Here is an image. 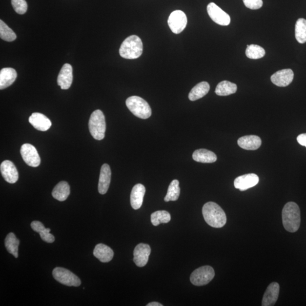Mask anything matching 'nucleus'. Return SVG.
<instances>
[{
  "mask_svg": "<svg viewBox=\"0 0 306 306\" xmlns=\"http://www.w3.org/2000/svg\"><path fill=\"white\" fill-rule=\"evenodd\" d=\"M70 186L67 182L62 181L56 185L52 192L54 198L60 202H64L70 195Z\"/></svg>",
  "mask_w": 306,
  "mask_h": 306,
  "instance_id": "24",
  "label": "nucleus"
},
{
  "mask_svg": "<svg viewBox=\"0 0 306 306\" xmlns=\"http://www.w3.org/2000/svg\"><path fill=\"white\" fill-rule=\"evenodd\" d=\"M279 284L275 282L270 284L264 294L262 306H272L275 305L279 298Z\"/></svg>",
  "mask_w": 306,
  "mask_h": 306,
  "instance_id": "18",
  "label": "nucleus"
},
{
  "mask_svg": "<svg viewBox=\"0 0 306 306\" xmlns=\"http://www.w3.org/2000/svg\"><path fill=\"white\" fill-rule=\"evenodd\" d=\"M171 221V215L166 210H158L151 215V222L154 226L161 224H167Z\"/></svg>",
  "mask_w": 306,
  "mask_h": 306,
  "instance_id": "28",
  "label": "nucleus"
},
{
  "mask_svg": "<svg viewBox=\"0 0 306 306\" xmlns=\"http://www.w3.org/2000/svg\"><path fill=\"white\" fill-rule=\"evenodd\" d=\"M151 253L149 245L140 244L136 246L133 252V261L139 267H143L148 262L149 257Z\"/></svg>",
  "mask_w": 306,
  "mask_h": 306,
  "instance_id": "13",
  "label": "nucleus"
},
{
  "mask_svg": "<svg viewBox=\"0 0 306 306\" xmlns=\"http://www.w3.org/2000/svg\"><path fill=\"white\" fill-rule=\"evenodd\" d=\"M145 192V187L142 184H137L133 187L131 194V204L133 209L137 210L142 207Z\"/></svg>",
  "mask_w": 306,
  "mask_h": 306,
  "instance_id": "20",
  "label": "nucleus"
},
{
  "mask_svg": "<svg viewBox=\"0 0 306 306\" xmlns=\"http://www.w3.org/2000/svg\"><path fill=\"white\" fill-rule=\"evenodd\" d=\"M207 13L214 22L221 26H228L231 19L227 13L222 10L216 3L211 2L207 6Z\"/></svg>",
  "mask_w": 306,
  "mask_h": 306,
  "instance_id": "10",
  "label": "nucleus"
},
{
  "mask_svg": "<svg viewBox=\"0 0 306 306\" xmlns=\"http://www.w3.org/2000/svg\"><path fill=\"white\" fill-rule=\"evenodd\" d=\"M21 156L24 163L29 166L37 167L41 164V158L35 147L30 143H24L21 146Z\"/></svg>",
  "mask_w": 306,
  "mask_h": 306,
  "instance_id": "9",
  "label": "nucleus"
},
{
  "mask_svg": "<svg viewBox=\"0 0 306 306\" xmlns=\"http://www.w3.org/2000/svg\"><path fill=\"white\" fill-rule=\"evenodd\" d=\"M215 276L212 266H204L196 269L191 274L190 281L195 286H201L208 284Z\"/></svg>",
  "mask_w": 306,
  "mask_h": 306,
  "instance_id": "6",
  "label": "nucleus"
},
{
  "mask_svg": "<svg viewBox=\"0 0 306 306\" xmlns=\"http://www.w3.org/2000/svg\"><path fill=\"white\" fill-rule=\"evenodd\" d=\"M282 219L286 230L290 233L298 230L301 224V212L296 203L289 202L286 204L283 209Z\"/></svg>",
  "mask_w": 306,
  "mask_h": 306,
  "instance_id": "2",
  "label": "nucleus"
},
{
  "mask_svg": "<svg viewBox=\"0 0 306 306\" xmlns=\"http://www.w3.org/2000/svg\"><path fill=\"white\" fill-rule=\"evenodd\" d=\"M12 5L15 12L19 15H23L27 10V3L25 0H11Z\"/></svg>",
  "mask_w": 306,
  "mask_h": 306,
  "instance_id": "33",
  "label": "nucleus"
},
{
  "mask_svg": "<svg viewBox=\"0 0 306 306\" xmlns=\"http://www.w3.org/2000/svg\"><path fill=\"white\" fill-rule=\"evenodd\" d=\"M0 170L2 177L9 184H15L19 180V172L12 162L8 160L2 162L0 166Z\"/></svg>",
  "mask_w": 306,
  "mask_h": 306,
  "instance_id": "12",
  "label": "nucleus"
},
{
  "mask_svg": "<svg viewBox=\"0 0 306 306\" xmlns=\"http://www.w3.org/2000/svg\"><path fill=\"white\" fill-rule=\"evenodd\" d=\"M111 179V171L110 166L105 163L102 166L98 184V191L100 194L104 195L110 187Z\"/></svg>",
  "mask_w": 306,
  "mask_h": 306,
  "instance_id": "16",
  "label": "nucleus"
},
{
  "mask_svg": "<svg viewBox=\"0 0 306 306\" xmlns=\"http://www.w3.org/2000/svg\"><path fill=\"white\" fill-rule=\"evenodd\" d=\"M203 215L206 223L214 228L223 227L226 223V214L220 206L214 202H208L204 205Z\"/></svg>",
  "mask_w": 306,
  "mask_h": 306,
  "instance_id": "1",
  "label": "nucleus"
},
{
  "mask_svg": "<svg viewBox=\"0 0 306 306\" xmlns=\"http://www.w3.org/2000/svg\"><path fill=\"white\" fill-rule=\"evenodd\" d=\"M259 182V178L255 174H247L239 176L235 179L234 187L241 191H246L255 187Z\"/></svg>",
  "mask_w": 306,
  "mask_h": 306,
  "instance_id": "11",
  "label": "nucleus"
},
{
  "mask_svg": "<svg viewBox=\"0 0 306 306\" xmlns=\"http://www.w3.org/2000/svg\"><path fill=\"white\" fill-rule=\"evenodd\" d=\"M297 142L301 145L306 147V133H303L297 137Z\"/></svg>",
  "mask_w": 306,
  "mask_h": 306,
  "instance_id": "37",
  "label": "nucleus"
},
{
  "mask_svg": "<svg viewBox=\"0 0 306 306\" xmlns=\"http://www.w3.org/2000/svg\"><path fill=\"white\" fill-rule=\"evenodd\" d=\"M17 77L16 70L12 68H3L0 71V89L3 90L12 85Z\"/></svg>",
  "mask_w": 306,
  "mask_h": 306,
  "instance_id": "21",
  "label": "nucleus"
},
{
  "mask_svg": "<svg viewBox=\"0 0 306 306\" xmlns=\"http://www.w3.org/2000/svg\"><path fill=\"white\" fill-rule=\"evenodd\" d=\"M210 90V85L207 82H202L193 88L188 95L190 101H195L206 96Z\"/></svg>",
  "mask_w": 306,
  "mask_h": 306,
  "instance_id": "25",
  "label": "nucleus"
},
{
  "mask_svg": "<svg viewBox=\"0 0 306 306\" xmlns=\"http://www.w3.org/2000/svg\"><path fill=\"white\" fill-rule=\"evenodd\" d=\"M126 105L130 111L137 118L146 119L152 115V109L149 104L140 97H129L126 101Z\"/></svg>",
  "mask_w": 306,
  "mask_h": 306,
  "instance_id": "4",
  "label": "nucleus"
},
{
  "mask_svg": "<svg viewBox=\"0 0 306 306\" xmlns=\"http://www.w3.org/2000/svg\"><path fill=\"white\" fill-rule=\"evenodd\" d=\"M52 274L56 281L64 286L78 287L82 284V281L75 274L61 267H56L53 270Z\"/></svg>",
  "mask_w": 306,
  "mask_h": 306,
  "instance_id": "7",
  "label": "nucleus"
},
{
  "mask_svg": "<svg viewBox=\"0 0 306 306\" xmlns=\"http://www.w3.org/2000/svg\"><path fill=\"white\" fill-rule=\"evenodd\" d=\"M50 228H45L44 230L40 233L42 240L48 243V244H52L55 240L54 235L50 233Z\"/></svg>",
  "mask_w": 306,
  "mask_h": 306,
  "instance_id": "35",
  "label": "nucleus"
},
{
  "mask_svg": "<svg viewBox=\"0 0 306 306\" xmlns=\"http://www.w3.org/2000/svg\"><path fill=\"white\" fill-rule=\"evenodd\" d=\"M245 55L249 59H259L264 57L265 55V49L258 45H249L245 50Z\"/></svg>",
  "mask_w": 306,
  "mask_h": 306,
  "instance_id": "32",
  "label": "nucleus"
},
{
  "mask_svg": "<svg viewBox=\"0 0 306 306\" xmlns=\"http://www.w3.org/2000/svg\"><path fill=\"white\" fill-rule=\"evenodd\" d=\"M73 82V68L69 64L63 65L58 77V84L63 90H67Z\"/></svg>",
  "mask_w": 306,
  "mask_h": 306,
  "instance_id": "15",
  "label": "nucleus"
},
{
  "mask_svg": "<svg viewBox=\"0 0 306 306\" xmlns=\"http://www.w3.org/2000/svg\"><path fill=\"white\" fill-rule=\"evenodd\" d=\"M89 128L90 133L94 139L102 140L104 138L106 124L104 115L102 111L96 110L91 115Z\"/></svg>",
  "mask_w": 306,
  "mask_h": 306,
  "instance_id": "5",
  "label": "nucleus"
},
{
  "mask_svg": "<svg viewBox=\"0 0 306 306\" xmlns=\"http://www.w3.org/2000/svg\"><path fill=\"white\" fill-rule=\"evenodd\" d=\"M0 37L9 42L15 41L17 38L16 33L2 20H0Z\"/></svg>",
  "mask_w": 306,
  "mask_h": 306,
  "instance_id": "31",
  "label": "nucleus"
},
{
  "mask_svg": "<svg viewBox=\"0 0 306 306\" xmlns=\"http://www.w3.org/2000/svg\"><path fill=\"white\" fill-rule=\"evenodd\" d=\"M143 52L142 41L137 35H131L125 39L119 50L120 55L126 59H136Z\"/></svg>",
  "mask_w": 306,
  "mask_h": 306,
  "instance_id": "3",
  "label": "nucleus"
},
{
  "mask_svg": "<svg viewBox=\"0 0 306 306\" xmlns=\"http://www.w3.org/2000/svg\"><path fill=\"white\" fill-rule=\"evenodd\" d=\"M31 227L34 231L37 232L38 233H41V231H43L45 228L43 224L41 223L40 221H38L32 222L31 224Z\"/></svg>",
  "mask_w": 306,
  "mask_h": 306,
  "instance_id": "36",
  "label": "nucleus"
},
{
  "mask_svg": "<svg viewBox=\"0 0 306 306\" xmlns=\"http://www.w3.org/2000/svg\"><path fill=\"white\" fill-rule=\"evenodd\" d=\"M181 188L178 180H174L168 187L167 195L164 199L166 202L177 201L180 196Z\"/></svg>",
  "mask_w": 306,
  "mask_h": 306,
  "instance_id": "29",
  "label": "nucleus"
},
{
  "mask_svg": "<svg viewBox=\"0 0 306 306\" xmlns=\"http://www.w3.org/2000/svg\"><path fill=\"white\" fill-rule=\"evenodd\" d=\"M170 29L175 34H180L187 26V18L181 10H175L171 13L168 20Z\"/></svg>",
  "mask_w": 306,
  "mask_h": 306,
  "instance_id": "8",
  "label": "nucleus"
},
{
  "mask_svg": "<svg viewBox=\"0 0 306 306\" xmlns=\"http://www.w3.org/2000/svg\"><path fill=\"white\" fill-rule=\"evenodd\" d=\"M294 73L290 69L279 70L271 76V82L279 87H286L293 82Z\"/></svg>",
  "mask_w": 306,
  "mask_h": 306,
  "instance_id": "14",
  "label": "nucleus"
},
{
  "mask_svg": "<svg viewBox=\"0 0 306 306\" xmlns=\"http://www.w3.org/2000/svg\"><path fill=\"white\" fill-rule=\"evenodd\" d=\"M193 160L200 163H212L217 160V156L211 151L205 149H198L192 154Z\"/></svg>",
  "mask_w": 306,
  "mask_h": 306,
  "instance_id": "23",
  "label": "nucleus"
},
{
  "mask_svg": "<svg viewBox=\"0 0 306 306\" xmlns=\"http://www.w3.org/2000/svg\"><path fill=\"white\" fill-rule=\"evenodd\" d=\"M146 306H163V305L158 303V302H151V303H149V304H147Z\"/></svg>",
  "mask_w": 306,
  "mask_h": 306,
  "instance_id": "38",
  "label": "nucleus"
},
{
  "mask_svg": "<svg viewBox=\"0 0 306 306\" xmlns=\"http://www.w3.org/2000/svg\"><path fill=\"white\" fill-rule=\"evenodd\" d=\"M295 38L299 43L304 44L306 42V20L298 19L295 24Z\"/></svg>",
  "mask_w": 306,
  "mask_h": 306,
  "instance_id": "30",
  "label": "nucleus"
},
{
  "mask_svg": "<svg viewBox=\"0 0 306 306\" xmlns=\"http://www.w3.org/2000/svg\"><path fill=\"white\" fill-rule=\"evenodd\" d=\"M237 90L236 84L227 82V81H224L218 84L215 93L219 96H227L236 93Z\"/></svg>",
  "mask_w": 306,
  "mask_h": 306,
  "instance_id": "26",
  "label": "nucleus"
},
{
  "mask_svg": "<svg viewBox=\"0 0 306 306\" xmlns=\"http://www.w3.org/2000/svg\"><path fill=\"white\" fill-rule=\"evenodd\" d=\"M238 144L242 149L255 150L261 146L262 140L258 136H245L238 139Z\"/></svg>",
  "mask_w": 306,
  "mask_h": 306,
  "instance_id": "19",
  "label": "nucleus"
},
{
  "mask_svg": "<svg viewBox=\"0 0 306 306\" xmlns=\"http://www.w3.org/2000/svg\"><path fill=\"white\" fill-rule=\"evenodd\" d=\"M93 254L102 263H108L113 259L114 253L108 246L104 244H98L94 249Z\"/></svg>",
  "mask_w": 306,
  "mask_h": 306,
  "instance_id": "22",
  "label": "nucleus"
},
{
  "mask_svg": "<svg viewBox=\"0 0 306 306\" xmlns=\"http://www.w3.org/2000/svg\"><path fill=\"white\" fill-rule=\"evenodd\" d=\"M243 1L247 8L252 10L261 8L263 5V0H243Z\"/></svg>",
  "mask_w": 306,
  "mask_h": 306,
  "instance_id": "34",
  "label": "nucleus"
},
{
  "mask_svg": "<svg viewBox=\"0 0 306 306\" xmlns=\"http://www.w3.org/2000/svg\"><path fill=\"white\" fill-rule=\"evenodd\" d=\"M20 243L19 239H18L15 234L13 233H9L5 238V245L7 251L16 258L19 257Z\"/></svg>",
  "mask_w": 306,
  "mask_h": 306,
  "instance_id": "27",
  "label": "nucleus"
},
{
  "mask_svg": "<svg viewBox=\"0 0 306 306\" xmlns=\"http://www.w3.org/2000/svg\"><path fill=\"white\" fill-rule=\"evenodd\" d=\"M29 122L34 128L43 132L48 131L52 125L50 120L44 115L39 112H34L30 116Z\"/></svg>",
  "mask_w": 306,
  "mask_h": 306,
  "instance_id": "17",
  "label": "nucleus"
}]
</instances>
